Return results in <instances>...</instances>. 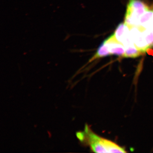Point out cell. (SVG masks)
Here are the masks:
<instances>
[{"mask_svg":"<svg viewBox=\"0 0 153 153\" xmlns=\"http://www.w3.org/2000/svg\"><path fill=\"white\" fill-rule=\"evenodd\" d=\"M76 135L81 144L89 147L93 152L108 153L110 140L97 134L87 124L83 131L76 132Z\"/></svg>","mask_w":153,"mask_h":153,"instance_id":"obj_1","label":"cell"},{"mask_svg":"<svg viewBox=\"0 0 153 153\" xmlns=\"http://www.w3.org/2000/svg\"><path fill=\"white\" fill-rule=\"evenodd\" d=\"M126 51L123 57L126 58H136L142 55L144 52L138 49L134 44L125 47Z\"/></svg>","mask_w":153,"mask_h":153,"instance_id":"obj_7","label":"cell"},{"mask_svg":"<svg viewBox=\"0 0 153 153\" xmlns=\"http://www.w3.org/2000/svg\"><path fill=\"white\" fill-rule=\"evenodd\" d=\"M104 41L108 47L111 55L122 56L123 57L125 53V47L122 43L117 41L114 33Z\"/></svg>","mask_w":153,"mask_h":153,"instance_id":"obj_4","label":"cell"},{"mask_svg":"<svg viewBox=\"0 0 153 153\" xmlns=\"http://www.w3.org/2000/svg\"><path fill=\"white\" fill-rule=\"evenodd\" d=\"M110 55H111V53L109 52L108 47L105 43L104 41H103L101 45L99 47L95 54L89 60L88 63L93 62L94 60L99 59V58L106 57V56Z\"/></svg>","mask_w":153,"mask_h":153,"instance_id":"obj_6","label":"cell"},{"mask_svg":"<svg viewBox=\"0 0 153 153\" xmlns=\"http://www.w3.org/2000/svg\"><path fill=\"white\" fill-rule=\"evenodd\" d=\"M137 27L143 29L153 27V10H148L140 17Z\"/></svg>","mask_w":153,"mask_h":153,"instance_id":"obj_5","label":"cell"},{"mask_svg":"<svg viewBox=\"0 0 153 153\" xmlns=\"http://www.w3.org/2000/svg\"><path fill=\"white\" fill-rule=\"evenodd\" d=\"M114 34L117 41L123 44L125 47L134 44L131 37L129 27L125 23L119 24Z\"/></svg>","mask_w":153,"mask_h":153,"instance_id":"obj_3","label":"cell"},{"mask_svg":"<svg viewBox=\"0 0 153 153\" xmlns=\"http://www.w3.org/2000/svg\"><path fill=\"white\" fill-rule=\"evenodd\" d=\"M149 7L140 0H130L125 18V23L129 27L137 26L140 17L149 10Z\"/></svg>","mask_w":153,"mask_h":153,"instance_id":"obj_2","label":"cell"},{"mask_svg":"<svg viewBox=\"0 0 153 153\" xmlns=\"http://www.w3.org/2000/svg\"><path fill=\"white\" fill-rule=\"evenodd\" d=\"M139 28L142 30L143 36L146 43L147 44L148 48L153 47V27L147 29Z\"/></svg>","mask_w":153,"mask_h":153,"instance_id":"obj_8","label":"cell"}]
</instances>
